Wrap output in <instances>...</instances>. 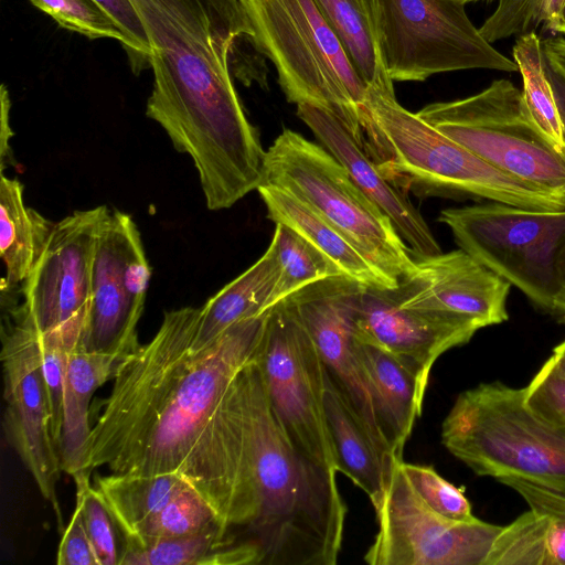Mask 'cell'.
<instances>
[{
  "label": "cell",
  "mask_w": 565,
  "mask_h": 565,
  "mask_svg": "<svg viewBox=\"0 0 565 565\" xmlns=\"http://www.w3.org/2000/svg\"><path fill=\"white\" fill-rule=\"evenodd\" d=\"M200 312H166L152 340L120 362L92 427L85 467L88 473L102 466L115 473H177L228 532L244 454L237 373L255 353L267 311L193 350Z\"/></svg>",
  "instance_id": "cell-1"
},
{
  "label": "cell",
  "mask_w": 565,
  "mask_h": 565,
  "mask_svg": "<svg viewBox=\"0 0 565 565\" xmlns=\"http://www.w3.org/2000/svg\"><path fill=\"white\" fill-rule=\"evenodd\" d=\"M151 45L146 115L200 173L248 160L260 147L233 84L230 58L250 30L238 0H130ZM253 42V41H252Z\"/></svg>",
  "instance_id": "cell-2"
},
{
  "label": "cell",
  "mask_w": 565,
  "mask_h": 565,
  "mask_svg": "<svg viewBox=\"0 0 565 565\" xmlns=\"http://www.w3.org/2000/svg\"><path fill=\"white\" fill-rule=\"evenodd\" d=\"M237 380L245 444L244 526L234 547L247 554L250 565L337 564L347 515L337 471L291 444L254 355Z\"/></svg>",
  "instance_id": "cell-3"
},
{
  "label": "cell",
  "mask_w": 565,
  "mask_h": 565,
  "mask_svg": "<svg viewBox=\"0 0 565 565\" xmlns=\"http://www.w3.org/2000/svg\"><path fill=\"white\" fill-rule=\"evenodd\" d=\"M387 150L377 166L395 185L418 196L484 200L539 211L565 209V200L514 179L447 137L395 95L369 89L363 106Z\"/></svg>",
  "instance_id": "cell-4"
},
{
  "label": "cell",
  "mask_w": 565,
  "mask_h": 565,
  "mask_svg": "<svg viewBox=\"0 0 565 565\" xmlns=\"http://www.w3.org/2000/svg\"><path fill=\"white\" fill-rule=\"evenodd\" d=\"M250 39L268 57L289 103L333 113L366 152L369 87L313 0H238Z\"/></svg>",
  "instance_id": "cell-5"
},
{
  "label": "cell",
  "mask_w": 565,
  "mask_h": 565,
  "mask_svg": "<svg viewBox=\"0 0 565 565\" xmlns=\"http://www.w3.org/2000/svg\"><path fill=\"white\" fill-rule=\"evenodd\" d=\"M441 441L478 476L565 491V428L533 412L524 387L497 381L460 393L443 422Z\"/></svg>",
  "instance_id": "cell-6"
},
{
  "label": "cell",
  "mask_w": 565,
  "mask_h": 565,
  "mask_svg": "<svg viewBox=\"0 0 565 565\" xmlns=\"http://www.w3.org/2000/svg\"><path fill=\"white\" fill-rule=\"evenodd\" d=\"M438 221L460 249L565 321V209L539 211L487 201L445 209Z\"/></svg>",
  "instance_id": "cell-7"
},
{
  "label": "cell",
  "mask_w": 565,
  "mask_h": 565,
  "mask_svg": "<svg viewBox=\"0 0 565 565\" xmlns=\"http://www.w3.org/2000/svg\"><path fill=\"white\" fill-rule=\"evenodd\" d=\"M298 196L345 235L394 286L416 269L390 217L321 143L284 129L266 150L265 180Z\"/></svg>",
  "instance_id": "cell-8"
},
{
  "label": "cell",
  "mask_w": 565,
  "mask_h": 565,
  "mask_svg": "<svg viewBox=\"0 0 565 565\" xmlns=\"http://www.w3.org/2000/svg\"><path fill=\"white\" fill-rule=\"evenodd\" d=\"M417 115L505 174L565 200V156L535 125L512 82L493 81L475 95L429 104Z\"/></svg>",
  "instance_id": "cell-9"
},
{
  "label": "cell",
  "mask_w": 565,
  "mask_h": 565,
  "mask_svg": "<svg viewBox=\"0 0 565 565\" xmlns=\"http://www.w3.org/2000/svg\"><path fill=\"white\" fill-rule=\"evenodd\" d=\"M457 0H379V50L392 82L445 72H516L488 42Z\"/></svg>",
  "instance_id": "cell-10"
},
{
  "label": "cell",
  "mask_w": 565,
  "mask_h": 565,
  "mask_svg": "<svg viewBox=\"0 0 565 565\" xmlns=\"http://www.w3.org/2000/svg\"><path fill=\"white\" fill-rule=\"evenodd\" d=\"M254 359L269 404L291 444L337 471L324 415V364L285 299L267 310Z\"/></svg>",
  "instance_id": "cell-11"
},
{
  "label": "cell",
  "mask_w": 565,
  "mask_h": 565,
  "mask_svg": "<svg viewBox=\"0 0 565 565\" xmlns=\"http://www.w3.org/2000/svg\"><path fill=\"white\" fill-rule=\"evenodd\" d=\"M394 460L373 504L379 532L364 555L371 565H484L502 526L475 518L455 521L431 510Z\"/></svg>",
  "instance_id": "cell-12"
},
{
  "label": "cell",
  "mask_w": 565,
  "mask_h": 565,
  "mask_svg": "<svg viewBox=\"0 0 565 565\" xmlns=\"http://www.w3.org/2000/svg\"><path fill=\"white\" fill-rule=\"evenodd\" d=\"M151 270L131 216L110 212L100 225L79 348L135 351Z\"/></svg>",
  "instance_id": "cell-13"
},
{
  "label": "cell",
  "mask_w": 565,
  "mask_h": 565,
  "mask_svg": "<svg viewBox=\"0 0 565 565\" xmlns=\"http://www.w3.org/2000/svg\"><path fill=\"white\" fill-rule=\"evenodd\" d=\"M2 327L1 361L6 409L2 429L7 443L30 471L61 524L56 484L62 471L51 433V409L42 369L40 333L12 316Z\"/></svg>",
  "instance_id": "cell-14"
},
{
  "label": "cell",
  "mask_w": 565,
  "mask_h": 565,
  "mask_svg": "<svg viewBox=\"0 0 565 565\" xmlns=\"http://www.w3.org/2000/svg\"><path fill=\"white\" fill-rule=\"evenodd\" d=\"M109 213L100 205L75 211L54 223L41 256L22 284L24 301L13 317L42 333L86 310L96 239Z\"/></svg>",
  "instance_id": "cell-15"
},
{
  "label": "cell",
  "mask_w": 565,
  "mask_h": 565,
  "mask_svg": "<svg viewBox=\"0 0 565 565\" xmlns=\"http://www.w3.org/2000/svg\"><path fill=\"white\" fill-rule=\"evenodd\" d=\"M364 285L340 275L295 291L285 300L312 338L330 383L369 431L377 447L395 458L385 441L352 341L354 312ZM397 459V458H396Z\"/></svg>",
  "instance_id": "cell-16"
},
{
  "label": "cell",
  "mask_w": 565,
  "mask_h": 565,
  "mask_svg": "<svg viewBox=\"0 0 565 565\" xmlns=\"http://www.w3.org/2000/svg\"><path fill=\"white\" fill-rule=\"evenodd\" d=\"M480 329L463 316L403 307L392 288L364 286L354 312V335L391 352L425 384L436 360Z\"/></svg>",
  "instance_id": "cell-17"
},
{
  "label": "cell",
  "mask_w": 565,
  "mask_h": 565,
  "mask_svg": "<svg viewBox=\"0 0 565 565\" xmlns=\"http://www.w3.org/2000/svg\"><path fill=\"white\" fill-rule=\"evenodd\" d=\"M415 262V271L392 288L403 307L463 316L482 328L508 320L511 285L465 250Z\"/></svg>",
  "instance_id": "cell-18"
},
{
  "label": "cell",
  "mask_w": 565,
  "mask_h": 565,
  "mask_svg": "<svg viewBox=\"0 0 565 565\" xmlns=\"http://www.w3.org/2000/svg\"><path fill=\"white\" fill-rule=\"evenodd\" d=\"M297 116L345 168L355 184L390 217L415 258L441 253L431 230L408 199L407 192L384 175L339 117L309 104L297 105Z\"/></svg>",
  "instance_id": "cell-19"
},
{
  "label": "cell",
  "mask_w": 565,
  "mask_h": 565,
  "mask_svg": "<svg viewBox=\"0 0 565 565\" xmlns=\"http://www.w3.org/2000/svg\"><path fill=\"white\" fill-rule=\"evenodd\" d=\"M352 345L385 441L392 455L402 459L414 423L422 414L427 384L385 349L355 335Z\"/></svg>",
  "instance_id": "cell-20"
},
{
  "label": "cell",
  "mask_w": 565,
  "mask_h": 565,
  "mask_svg": "<svg viewBox=\"0 0 565 565\" xmlns=\"http://www.w3.org/2000/svg\"><path fill=\"white\" fill-rule=\"evenodd\" d=\"M79 343V342H78ZM131 352H88L77 344L70 354L58 445L62 471L76 482L89 481L85 461L90 435L89 404L95 391L113 380L120 362Z\"/></svg>",
  "instance_id": "cell-21"
},
{
  "label": "cell",
  "mask_w": 565,
  "mask_h": 565,
  "mask_svg": "<svg viewBox=\"0 0 565 565\" xmlns=\"http://www.w3.org/2000/svg\"><path fill=\"white\" fill-rule=\"evenodd\" d=\"M275 224L281 223L312 244L341 271L367 287L395 288L366 256L308 203L270 183L257 189Z\"/></svg>",
  "instance_id": "cell-22"
},
{
  "label": "cell",
  "mask_w": 565,
  "mask_h": 565,
  "mask_svg": "<svg viewBox=\"0 0 565 565\" xmlns=\"http://www.w3.org/2000/svg\"><path fill=\"white\" fill-rule=\"evenodd\" d=\"M324 415L334 452L337 471L344 473L375 504L382 497L396 458L377 447L353 411L326 374Z\"/></svg>",
  "instance_id": "cell-23"
},
{
  "label": "cell",
  "mask_w": 565,
  "mask_h": 565,
  "mask_svg": "<svg viewBox=\"0 0 565 565\" xmlns=\"http://www.w3.org/2000/svg\"><path fill=\"white\" fill-rule=\"evenodd\" d=\"M278 276L277 245L273 237L266 252L254 265L201 307L191 348L201 349L234 323L266 312L271 307Z\"/></svg>",
  "instance_id": "cell-24"
},
{
  "label": "cell",
  "mask_w": 565,
  "mask_h": 565,
  "mask_svg": "<svg viewBox=\"0 0 565 565\" xmlns=\"http://www.w3.org/2000/svg\"><path fill=\"white\" fill-rule=\"evenodd\" d=\"M51 223L23 201V185L1 172L0 256L6 267L2 290L22 285L41 256L53 230Z\"/></svg>",
  "instance_id": "cell-25"
},
{
  "label": "cell",
  "mask_w": 565,
  "mask_h": 565,
  "mask_svg": "<svg viewBox=\"0 0 565 565\" xmlns=\"http://www.w3.org/2000/svg\"><path fill=\"white\" fill-rule=\"evenodd\" d=\"M369 89L394 94L379 50V0H313Z\"/></svg>",
  "instance_id": "cell-26"
},
{
  "label": "cell",
  "mask_w": 565,
  "mask_h": 565,
  "mask_svg": "<svg viewBox=\"0 0 565 565\" xmlns=\"http://www.w3.org/2000/svg\"><path fill=\"white\" fill-rule=\"evenodd\" d=\"M96 489L111 511L124 537L142 525L178 493L191 487L177 473H113L96 478Z\"/></svg>",
  "instance_id": "cell-27"
},
{
  "label": "cell",
  "mask_w": 565,
  "mask_h": 565,
  "mask_svg": "<svg viewBox=\"0 0 565 565\" xmlns=\"http://www.w3.org/2000/svg\"><path fill=\"white\" fill-rule=\"evenodd\" d=\"M512 54L522 76V95L530 116L548 141L565 156V115L548 74L542 40L535 32L519 35Z\"/></svg>",
  "instance_id": "cell-28"
},
{
  "label": "cell",
  "mask_w": 565,
  "mask_h": 565,
  "mask_svg": "<svg viewBox=\"0 0 565 565\" xmlns=\"http://www.w3.org/2000/svg\"><path fill=\"white\" fill-rule=\"evenodd\" d=\"M232 545L223 526L172 539L124 537L119 565H201L210 554Z\"/></svg>",
  "instance_id": "cell-29"
},
{
  "label": "cell",
  "mask_w": 565,
  "mask_h": 565,
  "mask_svg": "<svg viewBox=\"0 0 565 565\" xmlns=\"http://www.w3.org/2000/svg\"><path fill=\"white\" fill-rule=\"evenodd\" d=\"M273 237L277 245L279 276L271 307L305 286L343 275L324 254L289 226L277 223Z\"/></svg>",
  "instance_id": "cell-30"
},
{
  "label": "cell",
  "mask_w": 565,
  "mask_h": 565,
  "mask_svg": "<svg viewBox=\"0 0 565 565\" xmlns=\"http://www.w3.org/2000/svg\"><path fill=\"white\" fill-rule=\"evenodd\" d=\"M484 565H553L547 518L530 509L502 526Z\"/></svg>",
  "instance_id": "cell-31"
},
{
  "label": "cell",
  "mask_w": 565,
  "mask_h": 565,
  "mask_svg": "<svg viewBox=\"0 0 565 565\" xmlns=\"http://www.w3.org/2000/svg\"><path fill=\"white\" fill-rule=\"evenodd\" d=\"M85 315L86 310L52 330L39 332L42 369L51 409V433L57 449L62 434L67 362L81 340Z\"/></svg>",
  "instance_id": "cell-32"
},
{
  "label": "cell",
  "mask_w": 565,
  "mask_h": 565,
  "mask_svg": "<svg viewBox=\"0 0 565 565\" xmlns=\"http://www.w3.org/2000/svg\"><path fill=\"white\" fill-rule=\"evenodd\" d=\"M215 526L225 527L211 505L192 487H188L151 516L136 536L126 539H172Z\"/></svg>",
  "instance_id": "cell-33"
},
{
  "label": "cell",
  "mask_w": 565,
  "mask_h": 565,
  "mask_svg": "<svg viewBox=\"0 0 565 565\" xmlns=\"http://www.w3.org/2000/svg\"><path fill=\"white\" fill-rule=\"evenodd\" d=\"M565 0H499L495 10L479 28L490 43L535 32L540 25L551 30Z\"/></svg>",
  "instance_id": "cell-34"
},
{
  "label": "cell",
  "mask_w": 565,
  "mask_h": 565,
  "mask_svg": "<svg viewBox=\"0 0 565 565\" xmlns=\"http://www.w3.org/2000/svg\"><path fill=\"white\" fill-rule=\"evenodd\" d=\"M76 484L78 507L98 565H119L124 536L102 494L87 482Z\"/></svg>",
  "instance_id": "cell-35"
},
{
  "label": "cell",
  "mask_w": 565,
  "mask_h": 565,
  "mask_svg": "<svg viewBox=\"0 0 565 565\" xmlns=\"http://www.w3.org/2000/svg\"><path fill=\"white\" fill-rule=\"evenodd\" d=\"M66 30L88 39H111L127 50L128 40L119 24L96 0H29Z\"/></svg>",
  "instance_id": "cell-36"
},
{
  "label": "cell",
  "mask_w": 565,
  "mask_h": 565,
  "mask_svg": "<svg viewBox=\"0 0 565 565\" xmlns=\"http://www.w3.org/2000/svg\"><path fill=\"white\" fill-rule=\"evenodd\" d=\"M401 468L422 500L435 512L455 521H471L463 490L444 479L433 467L401 461Z\"/></svg>",
  "instance_id": "cell-37"
},
{
  "label": "cell",
  "mask_w": 565,
  "mask_h": 565,
  "mask_svg": "<svg viewBox=\"0 0 565 565\" xmlns=\"http://www.w3.org/2000/svg\"><path fill=\"white\" fill-rule=\"evenodd\" d=\"M498 481L515 490L530 509L547 518L553 565H565V491L518 477H505Z\"/></svg>",
  "instance_id": "cell-38"
},
{
  "label": "cell",
  "mask_w": 565,
  "mask_h": 565,
  "mask_svg": "<svg viewBox=\"0 0 565 565\" xmlns=\"http://www.w3.org/2000/svg\"><path fill=\"white\" fill-rule=\"evenodd\" d=\"M524 398L537 415L565 428V375L551 356L524 387Z\"/></svg>",
  "instance_id": "cell-39"
},
{
  "label": "cell",
  "mask_w": 565,
  "mask_h": 565,
  "mask_svg": "<svg viewBox=\"0 0 565 565\" xmlns=\"http://www.w3.org/2000/svg\"><path fill=\"white\" fill-rule=\"evenodd\" d=\"M119 24L128 40L127 53L134 65L149 64L151 45L143 23L130 0H96Z\"/></svg>",
  "instance_id": "cell-40"
},
{
  "label": "cell",
  "mask_w": 565,
  "mask_h": 565,
  "mask_svg": "<svg viewBox=\"0 0 565 565\" xmlns=\"http://www.w3.org/2000/svg\"><path fill=\"white\" fill-rule=\"evenodd\" d=\"M56 563L58 565H98L81 511L76 505L71 521L63 532Z\"/></svg>",
  "instance_id": "cell-41"
},
{
  "label": "cell",
  "mask_w": 565,
  "mask_h": 565,
  "mask_svg": "<svg viewBox=\"0 0 565 565\" xmlns=\"http://www.w3.org/2000/svg\"><path fill=\"white\" fill-rule=\"evenodd\" d=\"M548 68L565 82V36H554L542 41Z\"/></svg>",
  "instance_id": "cell-42"
},
{
  "label": "cell",
  "mask_w": 565,
  "mask_h": 565,
  "mask_svg": "<svg viewBox=\"0 0 565 565\" xmlns=\"http://www.w3.org/2000/svg\"><path fill=\"white\" fill-rule=\"evenodd\" d=\"M9 111H10V98L6 85L1 86V131H0V154H1V168L3 167L4 159L9 158V141L12 136V131L9 125Z\"/></svg>",
  "instance_id": "cell-43"
},
{
  "label": "cell",
  "mask_w": 565,
  "mask_h": 565,
  "mask_svg": "<svg viewBox=\"0 0 565 565\" xmlns=\"http://www.w3.org/2000/svg\"><path fill=\"white\" fill-rule=\"evenodd\" d=\"M548 68V66H547ZM548 74L558 100V104L565 115V82L555 75L550 68Z\"/></svg>",
  "instance_id": "cell-44"
},
{
  "label": "cell",
  "mask_w": 565,
  "mask_h": 565,
  "mask_svg": "<svg viewBox=\"0 0 565 565\" xmlns=\"http://www.w3.org/2000/svg\"><path fill=\"white\" fill-rule=\"evenodd\" d=\"M551 358L558 370L565 375V340L553 349Z\"/></svg>",
  "instance_id": "cell-45"
},
{
  "label": "cell",
  "mask_w": 565,
  "mask_h": 565,
  "mask_svg": "<svg viewBox=\"0 0 565 565\" xmlns=\"http://www.w3.org/2000/svg\"><path fill=\"white\" fill-rule=\"evenodd\" d=\"M551 31L565 35V2L562 6V9L558 13L556 21L551 28Z\"/></svg>",
  "instance_id": "cell-46"
},
{
  "label": "cell",
  "mask_w": 565,
  "mask_h": 565,
  "mask_svg": "<svg viewBox=\"0 0 565 565\" xmlns=\"http://www.w3.org/2000/svg\"><path fill=\"white\" fill-rule=\"evenodd\" d=\"M457 1H460V2H462V3H465V4H467L468 2H471V1H478V0H457Z\"/></svg>",
  "instance_id": "cell-47"
}]
</instances>
